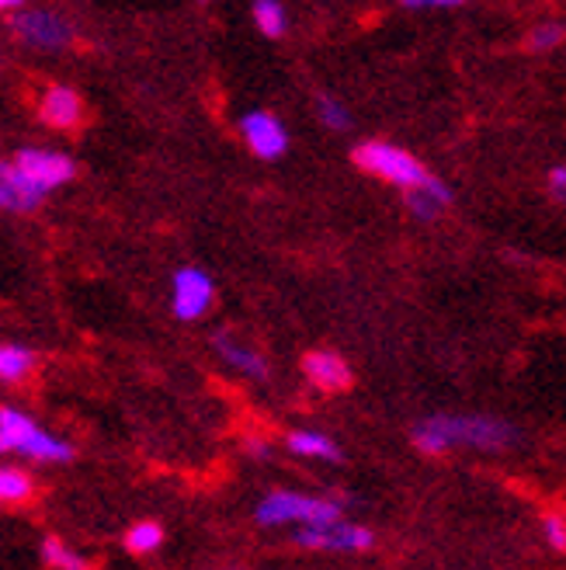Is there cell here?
Returning a JSON list of instances; mask_svg holds the SVG:
<instances>
[{
    "label": "cell",
    "mask_w": 566,
    "mask_h": 570,
    "mask_svg": "<svg viewBox=\"0 0 566 570\" xmlns=\"http://www.w3.org/2000/svg\"><path fill=\"white\" fill-rule=\"evenodd\" d=\"M414 445L428 455H441L451 445L479 452H504L518 442V428L490 414H431L414 428Z\"/></svg>",
    "instance_id": "1"
},
{
    "label": "cell",
    "mask_w": 566,
    "mask_h": 570,
    "mask_svg": "<svg viewBox=\"0 0 566 570\" xmlns=\"http://www.w3.org/2000/svg\"><path fill=\"white\" fill-rule=\"evenodd\" d=\"M18 452L36 463H70L73 445L49 435L46 428L18 407H0V455Z\"/></svg>",
    "instance_id": "2"
},
{
    "label": "cell",
    "mask_w": 566,
    "mask_h": 570,
    "mask_svg": "<svg viewBox=\"0 0 566 570\" xmlns=\"http://www.w3.org/2000/svg\"><path fill=\"white\" fill-rule=\"evenodd\" d=\"M258 525H327L341 519V504L334 498L302 494V491H271L254 508Z\"/></svg>",
    "instance_id": "3"
},
{
    "label": "cell",
    "mask_w": 566,
    "mask_h": 570,
    "mask_svg": "<svg viewBox=\"0 0 566 570\" xmlns=\"http://www.w3.org/2000/svg\"><path fill=\"white\" fill-rule=\"evenodd\" d=\"M355 164L365 170V175L373 178H383L396 188H417L431 178V170L424 167L414 154L393 147V142H383V139H369L361 142V147L355 150Z\"/></svg>",
    "instance_id": "4"
},
{
    "label": "cell",
    "mask_w": 566,
    "mask_h": 570,
    "mask_svg": "<svg viewBox=\"0 0 566 570\" xmlns=\"http://www.w3.org/2000/svg\"><path fill=\"white\" fill-rule=\"evenodd\" d=\"M11 28L18 42L42 49V52H63L73 42V24L60 14V11H46V8H18L11 11Z\"/></svg>",
    "instance_id": "5"
},
{
    "label": "cell",
    "mask_w": 566,
    "mask_h": 570,
    "mask_svg": "<svg viewBox=\"0 0 566 570\" xmlns=\"http://www.w3.org/2000/svg\"><path fill=\"white\" fill-rule=\"evenodd\" d=\"M376 535L365 525H351L345 519L327 522V525H299L296 547L314 550V553H365L373 550Z\"/></svg>",
    "instance_id": "6"
},
{
    "label": "cell",
    "mask_w": 566,
    "mask_h": 570,
    "mask_svg": "<svg viewBox=\"0 0 566 570\" xmlns=\"http://www.w3.org/2000/svg\"><path fill=\"white\" fill-rule=\"evenodd\" d=\"M216 303V282L202 268H178L171 278V309L178 321H202Z\"/></svg>",
    "instance_id": "7"
},
{
    "label": "cell",
    "mask_w": 566,
    "mask_h": 570,
    "mask_svg": "<svg viewBox=\"0 0 566 570\" xmlns=\"http://www.w3.org/2000/svg\"><path fill=\"white\" fill-rule=\"evenodd\" d=\"M14 164L24 170V178L32 181L42 195L63 188V185H70L77 178L73 157H67L60 150H36V147H28V150L14 154Z\"/></svg>",
    "instance_id": "8"
},
{
    "label": "cell",
    "mask_w": 566,
    "mask_h": 570,
    "mask_svg": "<svg viewBox=\"0 0 566 570\" xmlns=\"http://www.w3.org/2000/svg\"><path fill=\"white\" fill-rule=\"evenodd\" d=\"M240 136L247 142V150L254 157H261V160H278V157H286V150H289L286 122H281L278 116H271V111H265V108L247 111V116L240 119Z\"/></svg>",
    "instance_id": "9"
},
{
    "label": "cell",
    "mask_w": 566,
    "mask_h": 570,
    "mask_svg": "<svg viewBox=\"0 0 566 570\" xmlns=\"http://www.w3.org/2000/svg\"><path fill=\"white\" fill-rule=\"evenodd\" d=\"M302 373L306 380L314 383L317 390H327V393H341L355 383L351 376V365L337 355V352H327V348H317L302 358Z\"/></svg>",
    "instance_id": "10"
},
{
    "label": "cell",
    "mask_w": 566,
    "mask_h": 570,
    "mask_svg": "<svg viewBox=\"0 0 566 570\" xmlns=\"http://www.w3.org/2000/svg\"><path fill=\"white\" fill-rule=\"evenodd\" d=\"M42 191L24 178L14 160H0V209L8 213H32L42 203Z\"/></svg>",
    "instance_id": "11"
},
{
    "label": "cell",
    "mask_w": 566,
    "mask_h": 570,
    "mask_svg": "<svg viewBox=\"0 0 566 570\" xmlns=\"http://www.w3.org/2000/svg\"><path fill=\"white\" fill-rule=\"evenodd\" d=\"M39 119L49 129H73L83 119V101L73 88H67V83H52L39 101Z\"/></svg>",
    "instance_id": "12"
},
{
    "label": "cell",
    "mask_w": 566,
    "mask_h": 570,
    "mask_svg": "<svg viewBox=\"0 0 566 570\" xmlns=\"http://www.w3.org/2000/svg\"><path fill=\"white\" fill-rule=\"evenodd\" d=\"M216 352H219V358L234 368V373H240V376H247V380H254V383H265L268 380V358L254 348V345H244L240 337H234V334H219L216 337Z\"/></svg>",
    "instance_id": "13"
},
{
    "label": "cell",
    "mask_w": 566,
    "mask_h": 570,
    "mask_svg": "<svg viewBox=\"0 0 566 570\" xmlns=\"http://www.w3.org/2000/svg\"><path fill=\"white\" fill-rule=\"evenodd\" d=\"M448 203H451V188L445 181H438L435 175L424 181V185H417V188H407V209L417 219H424V223L438 219Z\"/></svg>",
    "instance_id": "14"
},
{
    "label": "cell",
    "mask_w": 566,
    "mask_h": 570,
    "mask_svg": "<svg viewBox=\"0 0 566 570\" xmlns=\"http://www.w3.org/2000/svg\"><path fill=\"white\" fill-rule=\"evenodd\" d=\"M286 445H289V452L306 455V460H324V463L341 460V449H337V442L330 435H324V432H309V428H306V432H289Z\"/></svg>",
    "instance_id": "15"
},
{
    "label": "cell",
    "mask_w": 566,
    "mask_h": 570,
    "mask_svg": "<svg viewBox=\"0 0 566 570\" xmlns=\"http://www.w3.org/2000/svg\"><path fill=\"white\" fill-rule=\"evenodd\" d=\"M254 24H258L261 36L281 39V36H286V28H289L286 4H281V0H254Z\"/></svg>",
    "instance_id": "16"
},
{
    "label": "cell",
    "mask_w": 566,
    "mask_h": 570,
    "mask_svg": "<svg viewBox=\"0 0 566 570\" xmlns=\"http://www.w3.org/2000/svg\"><path fill=\"white\" fill-rule=\"evenodd\" d=\"M36 355L21 345H4L0 348V383H21L32 376Z\"/></svg>",
    "instance_id": "17"
},
{
    "label": "cell",
    "mask_w": 566,
    "mask_h": 570,
    "mask_svg": "<svg viewBox=\"0 0 566 570\" xmlns=\"http://www.w3.org/2000/svg\"><path fill=\"white\" fill-rule=\"evenodd\" d=\"M163 547V529L157 522H136L129 532H126V550L132 557H150Z\"/></svg>",
    "instance_id": "18"
},
{
    "label": "cell",
    "mask_w": 566,
    "mask_h": 570,
    "mask_svg": "<svg viewBox=\"0 0 566 570\" xmlns=\"http://www.w3.org/2000/svg\"><path fill=\"white\" fill-rule=\"evenodd\" d=\"M36 494V483L24 470L18 466H0V501L4 504H18V501H28Z\"/></svg>",
    "instance_id": "19"
},
{
    "label": "cell",
    "mask_w": 566,
    "mask_h": 570,
    "mask_svg": "<svg viewBox=\"0 0 566 570\" xmlns=\"http://www.w3.org/2000/svg\"><path fill=\"white\" fill-rule=\"evenodd\" d=\"M42 563L46 567H56V570H83L91 560L83 557V553H77V550H70L63 539L49 535L46 543H42Z\"/></svg>",
    "instance_id": "20"
},
{
    "label": "cell",
    "mask_w": 566,
    "mask_h": 570,
    "mask_svg": "<svg viewBox=\"0 0 566 570\" xmlns=\"http://www.w3.org/2000/svg\"><path fill=\"white\" fill-rule=\"evenodd\" d=\"M317 116L334 132H348L351 129V111L341 101H337V98H330V95H320L317 98Z\"/></svg>",
    "instance_id": "21"
},
{
    "label": "cell",
    "mask_w": 566,
    "mask_h": 570,
    "mask_svg": "<svg viewBox=\"0 0 566 570\" xmlns=\"http://www.w3.org/2000/svg\"><path fill=\"white\" fill-rule=\"evenodd\" d=\"M563 36H566V28H563L559 21H546V24H539V28L532 32L528 46H532L535 52H549V49H556V46L563 42Z\"/></svg>",
    "instance_id": "22"
},
{
    "label": "cell",
    "mask_w": 566,
    "mask_h": 570,
    "mask_svg": "<svg viewBox=\"0 0 566 570\" xmlns=\"http://www.w3.org/2000/svg\"><path fill=\"white\" fill-rule=\"evenodd\" d=\"M543 535L546 543L559 553H566V519L556 515V511H549V515H543Z\"/></svg>",
    "instance_id": "23"
},
{
    "label": "cell",
    "mask_w": 566,
    "mask_h": 570,
    "mask_svg": "<svg viewBox=\"0 0 566 570\" xmlns=\"http://www.w3.org/2000/svg\"><path fill=\"white\" fill-rule=\"evenodd\" d=\"M549 191L566 206V167H553L549 170Z\"/></svg>",
    "instance_id": "24"
},
{
    "label": "cell",
    "mask_w": 566,
    "mask_h": 570,
    "mask_svg": "<svg viewBox=\"0 0 566 570\" xmlns=\"http://www.w3.org/2000/svg\"><path fill=\"white\" fill-rule=\"evenodd\" d=\"M396 4H404V8H459L466 4V0H396Z\"/></svg>",
    "instance_id": "25"
},
{
    "label": "cell",
    "mask_w": 566,
    "mask_h": 570,
    "mask_svg": "<svg viewBox=\"0 0 566 570\" xmlns=\"http://www.w3.org/2000/svg\"><path fill=\"white\" fill-rule=\"evenodd\" d=\"M247 452H250V455H261V460H265V455H268V442L254 439V442H247Z\"/></svg>",
    "instance_id": "26"
},
{
    "label": "cell",
    "mask_w": 566,
    "mask_h": 570,
    "mask_svg": "<svg viewBox=\"0 0 566 570\" xmlns=\"http://www.w3.org/2000/svg\"><path fill=\"white\" fill-rule=\"evenodd\" d=\"M24 4V0H0V14H8V11H18Z\"/></svg>",
    "instance_id": "27"
},
{
    "label": "cell",
    "mask_w": 566,
    "mask_h": 570,
    "mask_svg": "<svg viewBox=\"0 0 566 570\" xmlns=\"http://www.w3.org/2000/svg\"><path fill=\"white\" fill-rule=\"evenodd\" d=\"M206 4H209V0H206Z\"/></svg>",
    "instance_id": "28"
}]
</instances>
